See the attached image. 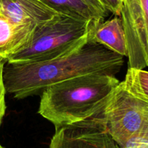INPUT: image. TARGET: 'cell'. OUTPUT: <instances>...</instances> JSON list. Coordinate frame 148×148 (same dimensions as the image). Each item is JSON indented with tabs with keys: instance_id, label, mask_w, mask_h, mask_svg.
<instances>
[{
	"instance_id": "cell-1",
	"label": "cell",
	"mask_w": 148,
	"mask_h": 148,
	"mask_svg": "<svg viewBox=\"0 0 148 148\" xmlns=\"http://www.w3.org/2000/svg\"><path fill=\"white\" fill-rule=\"evenodd\" d=\"M124 64V56L90 38L79 50L53 60L28 64L7 62L3 78L6 92L16 99L41 94L48 86L83 75H116Z\"/></svg>"
},
{
	"instance_id": "cell-2",
	"label": "cell",
	"mask_w": 148,
	"mask_h": 148,
	"mask_svg": "<svg viewBox=\"0 0 148 148\" xmlns=\"http://www.w3.org/2000/svg\"><path fill=\"white\" fill-rule=\"evenodd\" d=\"M119 82L115 75L92 73L53 84L40 94L38 114L55 128L92 119L102 113Z\"/></svg>"
},
{
	"instance_id": "cell-3",
	"label": "cell",
	"mask_w": 148,
	"mask_h": 148,
	"mask_svg": "<svg viewBox=\"0 0 148 148\" xmlns=\"http://www.w3.org/2000/svg\"><path fill=\"white\" fill-rule=\"evenodd\" d=\"M101 22L85 21L58 13L36 26L27 44L12 55L7 62L37 63L69 56L89 41L92 32Z\"/></svg>"
},
{
	"instance_id": "cell-4",
	"label": "cell",
	"mask_w": 148,
	"mask_h": 148,
	"mask_svg": "<svg viewBox=\"0 0 148 148\" xmlns=\"http://www.w3.org/2000/svg\"><path fill=\"white\" fill-rule=\"evenodd\" d=\"M101 117L108 134L121 147L148 123V103L129 92L120 82Z\"/></svg>"
},
{
	"instance_id": "cell-5",
	"label": "cell",
	"mask_w": 148,
	"mask_h": 148,
	"mask_svg": "<svg viewBox=\"0 0 148 148\" xmlns=\"http://www.w3.org/2000/svg\"><path fill=\"white\" fill-rule=\"evenodd\" d=\"M120 17L127 44L129 68L148 66V0H124Z\"/></svg>"
},
{
	"instance_id": "cell-6",
	"label": "cell",
	"mask_w": 148,
	"mask_h": 148,
	"mask_svg": "<svg viewBox=\"0 0 148 148\" xmlns=\"http://www.w3.org/2000/svg\"><path fill=\"white\" fill-rule=\"evenodd\" d=\"M49 148H121L108 134L101 114L90 119L56 128Z\"/></svg>"
},
{
	"instance_id": "cell-7",
	"label": "cell",
	"mask_w": 148,
	"mask_h": 148,
	"mask_svg": "<svg viewBox=\"0 0 148 148\" xmlns=\"http://www.w3.org/2000/svg\"><path fill=\"white\" fill-rule=\"evenodd\" d=\"M56 14L40 0H0V14L19 24L40 25Z\"/></svg>"
},
{
	"instance_id": "cell-8",
	"label": "cell",
	"mask_w": 148,
	"mask_h": 148,
	"mask_svg": "<svg viewBox=\"0 0 148 148\" xmlns=\"http://www.w3.org/2000/svg\"><path fill=\"white\" fill-rule=\"evenodd\" d=\"M36 27L32 23H13L0 14V59L7 60L24 47Z\"/></svg>"
},
{
	"instance_id": "cell-9",
	"label": "cell",
	"mask_w": 148,
	"mask_h": 148,
	"mask_svg": "<svg viewBox=\"0 0 148 148\" xmlns=\"http://www.w3.org/2000/svg\"><path fill=\"white\" fill-rule=\"evenodd\" d=\"M90 39L118 54L127 56L125 35L120 16L115 15L111 20L97 25Z\"/></svg>"
},
{
	"instance_id": "cell-10",
	"label": "cell",
	"mask_w": 148,
	"mask_h": 148,
	"mask_svg": "<svg viewBox=\"0 0 148 148\" xmlns=\"http://www.w3.org/2000/svg\"><path fill=\"white\" fill-rule=\"evenodd\" d=\"M59 14L85 21H103L108 14L90 3L88 0H40Z\"/></svg>"
},
{
	"instance_id": "cell-11",
	"label": "cell",
	"mask_w": 148,
	"mask_h": 148,
	"mask_svg": "<svg viewBox=\"0 0 148 148\" xmlns=\"http://www.w3.org/2000/svg\"><path fill=\"white\" fill-rule=\"evenodd\" d=\"M122 83L129 92L148 103V71L129 68Z\"/></svg>"
},
{
	"instance_id": "cell-12",
	"label": "cell",
	"mask_w": 148,
	"mask_h": 148,
	"mask_svg": "<svg viewBox=\"0 0 148 148\" xmlns=\"http://www.w3.org/2000/svg\"><path fill=\"white\" fill-rule=\"evenodd\" d=\"M121 148H148V123L140 134L129 140Z\"/></svg>"
},
{
	"instance_id": "cell-13",
	"label": "cell",
	"mask_w": 148,
	"mask_h": 148,
	"mask_svg": "<svg viewBox=\"0 0 148 148\" xmlns=\"http://www.w3.org/2000/svg\"><path fill=\"white\" fill-rule=\"evenodd\" d=\"M4 65L3 60L0 59V126H1L3 117H4L6 111L5 94L7 92H6L5 86H4V78H3Z\"/></svg>"
},
{
	"instance_id": "cell-14",
	"label": "cell",
	"mask_w": 148,
	"mask_h": 148,
	"mask_svg": "<svg viewBox=\"0 0 148 148\" xmlns=\"http://www.w3.org/2000/svg\"><path fill=\"white\" fill-rule=\"evenodd\" d=\"M100 1L104 8L110 13L116 16L120 15L122 4V2L120 0H100Z\"/></svg>"
},
{
	"instance_id": "cell-15",
	"label": "cell",
	"mask_w": 148,
	"mask_h": 148,
	"mask_svg": "<svg viewBox=\"0 0 148 148\" xmlns=\"http://www.w3.org/2000/svg\"><path fill=\"white\" fill-rule=\"evenodd\" d=\"M88 1H89L90 3H91L92 5L95 6L96 8H98V10H101V11L103 12H105V13H106V14H109L110 12H109L107 11V10H106L105 8H104V7L102 5V4L101 3L100 0H88Z\"/></svg>"
},
{
	"instance_id": "cell-16",
	"label": "cell",
	"mask_w": 148,
	"mask_h": 148,
	"mask_svg": "<svg viewBox=\"0 0 148 148\" xmlns=\"http://www.w3.org/2000/svg\"><path fill=\"white\" fill-rule=\"evenodd\" d=\"M0 148H4V147H2V146H1V145H0Z\"/></svg>"
},
{
	"instance_id": "cell-17",
	"label": "cell",
	"mask_w": 148,
	"mask_h": 148,
	"mask_svg": "<svg viewBox=\"0 0 148 148\" xmlns=\"http://www.w3.org/2000/svg\"><path fill=\"white\" fill-rule=\"evenodd\" d=\"M120 1H121V2H123V1H124V0H120Z\"/></svg>"
}]
</instances>
